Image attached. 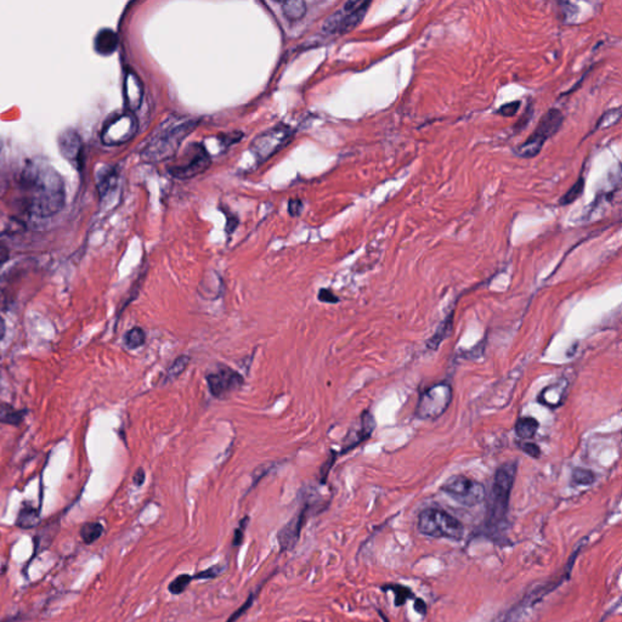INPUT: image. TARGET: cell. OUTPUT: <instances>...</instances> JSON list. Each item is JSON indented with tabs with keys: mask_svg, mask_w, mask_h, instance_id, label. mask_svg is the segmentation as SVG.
<instances>
[{
	"mask_svg": "<svg viewBox=\"0 0 622 622\" xmlns=\"http://www.w3.org/2000/svg\"><path fill=\"white\" fill-rule=\"evenodd\" d=\"M517 463L503 464L495 474L494 484L490 495L489 508L486 524L489 526H497L506 519L512 489L514 485Z\"/></svg>",
	"mask_w": 622,
	"mask_h": 622,
	"instance_id": "3957f363",
	"label": "cell"
},
{
	"mask_svg": "<svg viewBox=\"0 0 622 622\" xmlns=\"http://www.w3.org/2000/svg\"><path fill=\"white\" fill-rule=\"evenodd\" d=\"M519 447L524 454H526V455L530 456L532 459H539L541 456L540 447H537L536 444L520 442Z\"/></svg>",
	"mask_w": 622,
	"mask_h": 622,
	"instance_id": "d590c367",
	"label": "cell"
},
{
	"mask_svg": "<svg viewBox=\"0 0 622 622\" xmlns=\"http://www.w3.org/2000/svg\"><path fill=\"white\" fill-rule=\"evenodd\" d=\"M301 209H303V205H301V202L299 200H291L289 201L288 211H289V214L292 215V217L301 214Z\"/></svg>",
	"mask_w": 622,
	"mask_h": 622,
	"instance_id": "f35d334b",
	"label": "cell"
},
{
	"mask_svg": "<svg viewBox=\"0 0 622 622\" xmlns=\"http://www.w3.org/2000/svg\"><path fill=\"white\" fill-rule=\"evenodd\" d=\"M567 391L568 382L565 379H562L559 382L551 384L541 391L539 401L548 408H558L564 403L565 396H567Z\"/></svg>",
	"mask_w": 622,
	"mask_h": 622,
	"instance_id": "e0dca14e",
	"label": "cell"
},
{
	"mask_svg": "<svg viewBox=\"0 0 622 622\" xmlns=\"http://www.w3.org/2000/svg\"><path fill=\"white\" fill-rule=\"evenodd\" d=\"M584 179L581 176V178H579V180L576 181L575 184L571 186L569 191L560 198L559 205H560V206H569L570 203L575 202L576 200H579V198L581 197V195L584 192Z\"/></svg>",
	"mask_w": 622,
	"mask_h": 622,
	"instance_id": "4316f807",
	"label": "cell"
},
{
	"mask_svg": "<svg viewBox=\"0 0 622 622\" xmlns=\"http://www.w3.org/2000/svg\"><path fill=\"white\" fill-rule=\"evenodd\" d=\"M415 609H416L418 613L422 614V615H425V611H427V605H425V601L420 599V601H416Z\"/></svg>",
	"mask_w": 622,
	"mask_h": 622,
	"instance_id": "b9f144b4",
	"label": "cell"
},
{
	"mask_svg": "<svg viewBox=\"0 0 622 622\" xmlns=\"http://www.w3.org/2000/svg\"><path fill=\"white\" fill-rule=\"evenodd\" d=\"M8 257H9L8 249L0 245V265H3V264L8 260Z\"/></svg>",
	"mask_w": 622,
	"mask_h": 622,
	"instance_id": "60d3db41",
	"label": "cell"
},
{
	"mask_svg": "<svg viewBox=\"0 0 622 622\" xmlns=\"http://www.w3.org/2000/svg\"><path fill=\"white\" fill-rule=\"evenodd\" d=\"M310 513L309 503H305L301 507L299 512L296 513L292 519L289 520L284 528L277 532V541H279L280 551H291L296 547L299 537H301V530L304 528L305 523L308 520Z\"/></svg>",
	"mask_w": 622,
	"mask_h": 622,
	"instance_id": "4fadbf2b",
	"label": "cell"
},
{
	"mask_svg": "<svg viewBox=\"0 0 622 622\" xmlns=\"http://www.w3.org/2000/svg\"><path fill=\"white\" fill-rule=\"evenodd\" d=\"M618 120H620V108L610 110V111L605 113L604 116L601 117V120H598V123H597L596 129H594V130L611 127V125H615Z\"/></svg>",
	"mask_w": 622,
	"mask_h": 622,
	"instance_id": "1f68e13d",
	"label": "cell"
},
{
	"mask_svg": "<svg viewBox=\"0 0 622 622\" xmlns=\"http://www.w3.org/2000/svg\"><path fill=\"white\" fill-rule=\"evenodd\" d=\"M197 125L198 120L192 117H168L147 139L142 151V159L152 163L172 159Z\"/></svg>",
	"mask_w": 622,
	"mask_h": 622,
	"instance_id": "7a4b0ae2",
	"label": "cell"
},
{
	"mask_svg": "<svg viewBox=\"0 0 622 622\" xmlns=\"http://www.w3.org/2000/svg\"><path fill=\"white\" fill-rule=\"evenodd\" d=\"M520 105L522 103L520 101H512V103H506V105H502L500 110H498V115H501L503 117H513L518 113L519 111Z\"/></svg>",
	"mask_w": 622,
	"mask_h": 622,
	"instance_id": "e575fe53",
	"label": "cell"
},
{
	"mask_svg": "<svg viewBox=\"0 0 622 622\" xmlns=\"http://www.w3.org/2000/svg\"><path fill=\"white\" fill-rule=\"evenodd\" d=\"M442 490L456 502L466 507L478 506L486 498L485 486L466 476H451L442 486Z\"/></svg>",
	"mask_w": 622,
	"mask_h": 622,
	"instance_id": "ba28073f",
	"label": "cell"
},
{
	"mask_svg": "<svg viewBox=\"0 0 622 622\" xmlns=\"http://www.w3.org/2000/svg\"><path fill=\"white\" fill-rule=\"evenodd\" d=\"M190 360L191 359L188 355H181V357H176L175 360L173 361L171 367L166 372L164 382H172L179 376H181L185 369H188V366L190 365Z\"/></svg>",
	"mask_w": 622,
	"mask_h": 622,
	"instance_id": "7402d4cb",
	"label": "cell"
},
{
	"mask_svg": "<svg viewBox=\"0 0 622 622\" xmlns=\"http://www.w3.org/2000/svg\"><path fill=\"white\" fill-rule=\"evenodd\" d=\"M293 132L287 125H276L254 139L250 151L259 163L265 162L287 146L292 140Z\"/></svg>",
	"mask_w": 622,
	"mask_h": 622,
	"instance_id": "9c48e42d",
	"label": "cell"
},
{
	"mask_svg": "<svg viewBox=\"0 0 622 622\" xmlns=\"http://www.w3.org/2000/svg\"><path fill=\"white\" fill-rule=\"evenodd\" d=\"M539 430V422L532 417H523L515 423V433L523 440L531 439Z\"/></svg>",
	"mask_w": 622,
	"mask_h": 622,
	"instance_id": "d6986e66",
	"label": "cell"
},
{
	"mask_svg": "<svg viewBox=\"0 0 622 622\" xmlns=\"http://www.w3.org/2000/svg\"><path fill=\"white\" fill-rule=\"evenodd\" d=\"M371 6V1H347L342 9L337 10L327 18L322 30L327 35H344L360 25Z\"/></svg>",
	"mask_w": 622,
	"mask_h": 622,
	"instance_id": "8992f818",
	"label": "cell"
},
{
	"mask_svg": "<svg viewBox=\"0 0 622 622\" xmlns=\"http://www.w3.org/2000/svg\"><path fill=\"white\" fill-rule=\"evenodd\" d=\"M123 93H125V106L129 112L137 111L140 108L144 98V86L140 78L133 71H128L125 74V83H123Z\"/></svg>",
	"mask_w": 622,
	"mask_h": 622,
	"instance_id": "9a60e30c",
	"label": "cell"
},
{
	"mask_svg": "<svg viewBox=\"0 0 622 622\" xmlns=\"http://www.w3.org/2000/svg\"><path fill=\"white\" fill-rule=\"evenodd\" d=\"M226 570V567L223 564H215L213 567L208 568L206 570L200 571L197 574L192 575L193 580H212L221 575L224 571Z\"/></svg>",
	"mask_w": 622,
	"mask_h": 622,
	"instance_id": "4dcf8cb0",
	"label": "cell"
},
{
	"mask_svg": "<svg viewBox=\"0 0 622 622\" xmlns=\"http://www.w3.org/2000/svg\"><path fill=\"white\" fill-rule=\"evenodd\" d=\"M209 166H211V157L208 155L206 149L202 145H192L185 151L183 157L171 167L169 173L176 179L186 180L206 172Z\"/></svg>",
	"mask_w": 622,
	"mask_h": 622,
	"instance_id": "30bf717a",
	"label": "cell"
},
{
	"mask_svg": "<svg viewBox=\"0 0 622 622\" xmlns=\"http://www.w3.org/2000/svg\"><path fill=\"white\" fill-rule=\"evenodd\" d=\"M5 332H6V325H5L4 318L0 316V340L4 338Z\"/></svg>",
	"mask_w": 622,
	"mask_h": 622,
	"instance_id": "7bdbcfd3",
	"label": "cell"
},
{
	"mask_svg": "<svg viewBox=\"0 0 622 622\" xmlns=\"http://www.w3.org/2000/svg\"><path fill=\"white\" fill-rule=\"evenodd\" d=\"M103 526L100 523H86L81 528V537L86 545L94 543L103 535Z\"/></svg>",
	"mask_w": 622,
	"mask_h": 622,
	"instance_id": "603a6c76",
	"label": "cell"
},
{
	"mask_svg": "<svg viewBox=\"0 0 622 622\" xmlns=\"http://www.w3.org/2000/svg\"><path fill=\"white\" fill-rule=\"evenodd\" d=\"M374 427H376V422H374V416L369 412H364L361 416L360 428L348 434V437L344 440L343 449L340 450V455L348 454L349 451L355 449L357 445H360L361 442L367 440L374 432Z\"/></svg>",
	"mask_w": 622,
	"mask_h": 622,
	"instance_id": "5bb4252c",
	"label": "cell"
},
{
	"mask_svg": "<svg viewBox=\"0 0 622 622\" xmlns=\"http://www.w3.org/2000/svg\"><path fill=\"white\" fill-rule=\"evenodd\" d=\"M318 301H323V303H330V304H335V303H338L339 299L337 298L335 294H333V292L330 291V289H321L320 292H318Z\"/></svg>",
	"mask_w": 622,
	"mask_h": 622,
	"instance_id": "8d00e7d4",
	"label": "cell"
},
{
	"mask_svg": "<svg viewBox=\"0 0 622 622\" xmlns=\"http://www.w3.org/2000/svg\"><path fill=\"white\" fill-rule=\"evenodd\" d=\"M26 185L30 191V211L39 217H50L64 205V184L50 164H32L27 169Z\"/></svg>",
	"mask_w": 622,
	"mask_h": 622,
	"instance_id": "6da1fadb",
	"label": "cell"
},
{
	"mask_svg": "<svg viewBox=\"0 0 622 622\" xmlns=\"http://www.w3.org/2000/svg\"><path fill=\"white\" fill-rule=\"evenodd\" d=\"M572 480L577 485H592L594 480H596V476L589 469L576 468V469H574V472H572Z\"/></svg>",
	"mask_w": 622,
	"mask_h": 622,
	"instance_id": "f1b7e54d",
	"label": "cell"
},
{
	"mask_svg": "<svg viewBox=\"0 0 622 622\" xmlns=\"http://www.w3.org/2000/svg\"><path fill=\"white\" fill-rule=\"evenodd\" d=\"M249 523V517H245V518H242L240 522V525L237 526L236 530H235V534H234V539H232V547H240L242 545V542H243V539H245V532L246 529L248 526Z\"/></svg>",
	"mask_w": 622,
	"mask_h": 622,
	"instance_id": "836d02e7",
	"label": "cell"
},
{
	"mask_svg": "<svg viewBox=\"0 0 622 622\" xmlns=\"http://www.w3.org/2000/svg\"><path fill=\"white\" fill-rule=\"evenodd\" d=\"M267 580H265V581H263L262 584H259V587L255 588L254 591H252V592H250L248 598L246 599L245 603L241 605L240 609H237L235 613L232 614L231 616L228 618V621L226 622H236L237 620L241 618V616H243V615H245V614L247 613V611H248L250 608H252V605H253L254 601H255V598L259 596V593H260V591H262V588L264 587V584H265V582L266 581H267Z\"/></svg>",
	"mask_w": 622,
	"mask_h": 622,
	"instance_id": "484cf974",
	"label": "cell"
},
{
	"mask_svg": "<svg viewBox=\"0 0 622 622\" xmlns=\"http://www.w3.org/2000/svg\"><path fill=\"white\" fill-rule=\"evenodd\" d=\"M417 529L425 536L434 539L461 540L464 526L457 518L439 508H428L418 517Z\"/></svg>",
	"mask_w": 622,
	"mask_h": 622,
	"instance_id": "277c9868",
	"label": "cell"
},
{
	"mask_svg": "<svg viewBox=\"0 0 622 622\" xmlns=\"http://www.w3.org/2000/svg\"><path fill=\"white\" fill-rule=\"evenodd\" d=\"M192 581V575H189V574L176 576L175 579L173 580L168 586V591L172 594H181L186 591V588L189 587Z\"/></svg>",
	"mask_w": 622,
	"mask_h": 622,
	"instance_id": "83f0119b",
	"label": "cell"
},
{
	"mask_svg": "<svg viewBox=\"0 0 622 622\" xmlns=\"http://www.w3.org/2000/svg\"><path fill=\"white\" fill-rule=\"evenodd\" d=\"M137 132V120L132 112L112 117L103 125L101 140L108 146H120L130 142Z\"/></svg>",
	"mask_w": 622,
	"mask_h": 622,
	"instance_id": "8fae6325",
	"label": "cell"
},
{
	"mask_svg": "<svg viewBox=\"0 0 622 622\" xmlns=\"http://www.w3.org/2000/svg\"><path fill=\"white\" fill-rule=\"evenodd\" d=\"M95 50L103 56H110L116 52L118 47V37L116 32L110 28H103L95 37Z\"/></svg>",
	"mask_w": 622,
	"mask_h": 622,
	"instance_id": "ac0fdd59",
	"label": "cell"
},
{
	"mask_svg": "<svg viewBox=\"0 0 622 622\" xmlns=\"http://www.w3.org/2000/svg\"><path fill=\"white\" fill-rule=\"evenodd\" d=\"M274 467V464H263L260 467L257 468L255 471H254L253 474V486L259 483V480L262 479L263 476H265L266 473H269L271 468ZM252 486V488H253Z\"/></svg>",
	"mask_w": 622,
	"mask_h": 622,
	"instance_id": "74e56055",
	"label": "cell"
},
{
	"mask_svg": "<svg viewBox=\"0 0 622 622\" xmlns=\"http://www.w3.org/2000/svg\"><path fill=\"white\" fill-rule=\"evenodd\" d=\"M146 342V333L142 327H134L125 335V343L129 349H137Z\"/></svg>",
	"mask_w": 622,
	"mask_h": 622,
	"instance_id": "cb8c5ba5",
	"label": "cell"
},
{
	"mask_svg": "<svg viewBox=\"0 0 622 622\" xmlns=\"http://www.w3.org/2000/svg\"><path fill=\"white\" fill-rule=\"evenodd\" d=\"M23 413L22 412L15 411L8 406H0V422H4L8 425H18V422H21Z\"/></svg>",
	"mask_w": 622,
	"mask_h": 622,
	"instance_id": "f546056e",
	"label": "cell"
},
{
	"mask_svg": "<svg viewBox=\"0 0 622 622\" xmlns=\"http://www.w3.org/2000/svg\"><path fill=\"white\" fill-rule=\"evenodd\" d=\"M18 526L21 529L35 528L39 524V513L32 506L23 507L18 517Z\"/></svg>",
	"mask_w": 622,
	"mask_h": 622,
	"instance_id": "44dd1931",
	"label": "cell"
},
{
	"mask_svg": "<svg viewBox=\"0 0 622 622\" xmlns=\"http://www.w3.org/2000/svg\"><path fill=\"white\" fill-rule=\"evenodd\" d=\"M452 400L449 383H439L422 393L417 403L416 416L423 421H433L442 416Z\"/></svg>",
	"mask_w": 622,
	"mask_h": 622,
	"instance_id": "52a82bcc",
	"label": "cell"
},
{
	"mask_svg": "<svg viewBox=\"0 0 622 622\" xmlns=\"http://www.w3.org/2000/svg\"><path fill=\"white\" fill-rule=\"evenodd\" d=\"M145 472H144V469H137V473L134 474L133 481L134 484L137 486H142L144 484V481H145Z\"/></svg>",
	"mask_w": 622,
	"mask_h": 622,
	"instance_id": "ab89813d",
	"label": "cell"
},
{
	"mask_svg": "<svg viewBox=\"0 0 622 622\" xmlns=\"http://www.w3.org/2000/svg\"><path fill=\"white\" fill-rule=\"evenodd\" d=\"M117 181V172L115 168H105L103 169V173H100L99 174V183H98V186H99V191L101 193V196H103L105 193H108L110 190L116 185Z\"/></svg>",
	"mask_w": 622,
	"mask_h": 622,
	"instance_id": "d4e9b609",
	"label": "cell"
},
{
	"mask_svg": "<svg viewBox=\"0 0 622 622\" xmlns=\"http://www.w3.org/2000/svg\"><path fill=\"white\" fill-rule=\"evenodd\" d=\"M386 589H391V591L394 592L395 604L396 605H403L405 601L413 597L411 589H408V587H403V586H400V584L386 586Z\"/></svg>",
	"mask_w": 622,
	"mask_h": 622,
	"instance_id": "d6a6232c",
	"label": "cell"
},
{
	"mask_svg": "<svg viewBox=\"0 0 622 622\" xmlns=\"http://www.w3.org/2000/svg\"><path fill=\"white\" fill-rule=\"evenodd\" d=\"M281 9L287 20L298 21V20L304 18V15L306 13V4L301 0L284 1V3H281Z\"/></svg>",
	"mask_w": 622,
	"mask_h": 622,
	"instance_id": "ffe728a7",
	"label": "cell"
},
{
	"mask_svg": "<svg viewBox=\"0 0 622 622\" xmlns=\"http://www.w3.org/2000/svg\"><path fill=\"white\" fill-rule=\"evenodd\" d=\"M564 122V116L558 108H551L541 118L531 135L520 145L515 154L523 159H534L540 154L546 142L558 133Z\"/></svg>",
	"mask_w": 622,
	"mask_h": 622,
	"instance_id": "5b68a950",
	"label": "cell"
},
{
	"mask_svg": "<svg viewBox=\"0 0 622 622\" xmlns=\"http://www.w3.org/2000/svg\"><path fill=\"white\" fill-rule=\"evenodd\" d=\"M1 149H3V139L0 137V151H1Z\"/></svg>",
	"mask_w": 622,
	"mask_h": 622,
	"instance_id": "ee69618b",
	"label": "cell"
},
{
	"mask_svg": "<svg viewBox=\"0 0 622 622\" xmlns=\"http://www.w3.org/2000/svg\"><path fill=\"white\" fill-rule=\"evenodd\" d=\"M61 155L69 161H76L82 151V142L74 129H66L57 139Z\"/></svg>",
	"mask_w": 622,
	"mask_h": 622,
	"instance_id": "2e32d148",
	"label": "cell"
},
{
	"mask_svg": "<svg viewBox=\"0 0 622 622\" xmlns=\"http://www.w3.org/2000/svg\"><path fill=\"white\" fill-rule=\"evenodd\" d=\"M207 383L211 394L217 399H225L243 386L245 379L237 371L225 365H219L215 371L207 374Z\"/></svg>",
	"mask_w": 622,
	"mask_h": 622,
	"instance_id": "7c38bea8",
	"label": "cell"
}]
</instances>
